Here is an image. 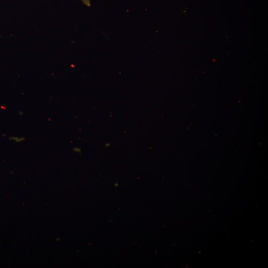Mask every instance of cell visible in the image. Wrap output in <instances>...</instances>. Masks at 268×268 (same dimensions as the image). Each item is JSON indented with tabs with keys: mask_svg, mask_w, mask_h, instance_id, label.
<instances>
[{
	"mask_svg": "<svg viewBox=\"0 0 268 268\" xmlns=\"http://www.w3.org/2000/svg\"><path fill=\"white\" fill-rule=\"evenodd\" d=\"M85 6L87 7L91 6L90 0H80Z\"/></svg>",
	"mask_w": 268,
	"mask_h": 268,
	"instance_id": "obj_1",
	"label": "cell"
},
{
	"mask_svg": "<svg viewBox=\"0 0 268 268\" xmlns=\"http://www.w3.org/2000/svg\"><path fill=\"white\" fill-rule=\"evenodd\" d=\"M13 140H15V141L18 142H21L23 140V138H21V137H13L12 138Z\"/></svg>",
	"mask_w": 268,
	"mask_h": 268,
	"instance_id": "obj_2",
	"label": "cell"
}]
</instances>
